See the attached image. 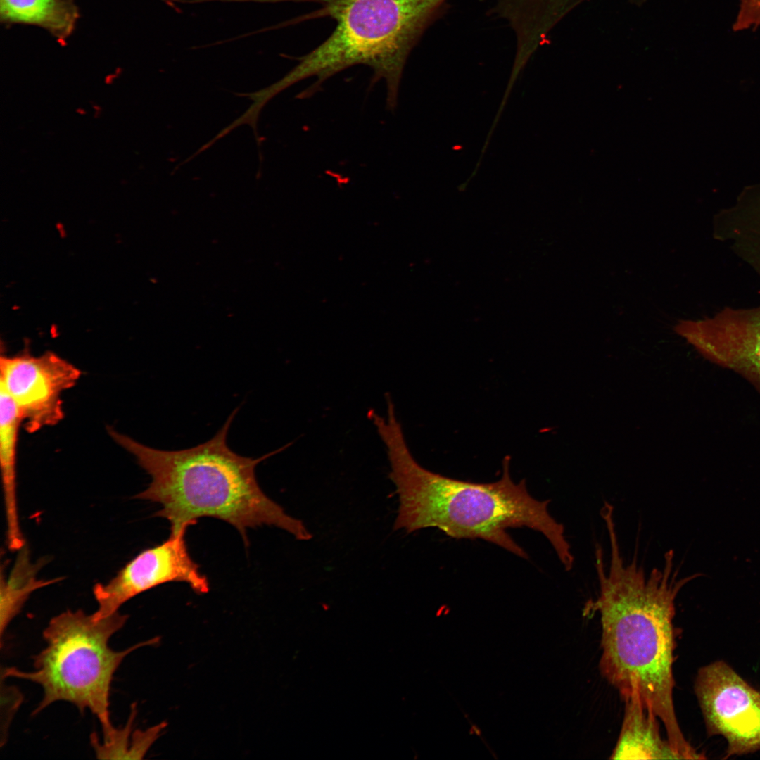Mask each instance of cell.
Wrapping results in <instances>:
<instances>
[{
	"instance_id": "obj_1",
	"label": "cell",
	"mask_w": 760,
	"mask_h": 760,
	"mask_svg": "<svg viewBox=\"0 0 760 760\" xmlns=\"http://www.w3.org/2000/svg\"><path fill=\"white\" fill-rule=\"evenodd\" d=\"M610 545L606 569L600 545L595 547L599 593L585 604V614L598 612L602 628L599 668L623 699L637 692L645 708L664 726L678 759H700L685 738L676 717L673 674L676 649V598L697 576L678 578L673 552L664 555L661 569L647 574L637 554L628 564L621 556L614 517L604 519Z\"/></svg>"
},
{
	"instance_id": "obj_2",
	"label": "cell",
	"mask_w": 760,
	"mask_h": 760,
	"mask_svg": "<svg viewBox=\"0 0 760 760\" xmlns=\"http://www.w3.org/2000/svg\"><path fill=\"white\" fill-rule=\"evenodd\" d=\"M372 422L385 445L389 478L398 496L395 530L412 533L436 528L452 538L482 539L527 559L507 532L509 528L527 527L547 538L565 570L572 569L574 557L564 525L550 515V500L533 498L525 479L518 483L512 481L509 457H505L497 481L457 480L427 470L415 460L395 408L389 407L384 417L375 414Z\"/></svg>"
},
{
	"instance_id": "obj_3",
	"label": "cell",
	"mask_w": 760,
	"mask_h": 760,
	"mask_svg": "<svg viewBox=\"0 0 760 760\" xmlns=\"http://www.w3.org/2000/svg\"><path fill=\"white\" fill-rule=\"evenodd\" d=\"M236 411L210 440L181 450L156 449L108 429L113 441L151 479L148 488L134 498L159 503L162 507L153 516L167 519L172 535L186 531L201 518L212 517L236 528L246 546L247 529L262 525L283 529L298 540H310L312 534L303 522L268 498L255 477L260 462L290 444L256 459L235 453L227 437Z\"/></svg>"
},
{
	"instance_id": "obj_4",
	"label": "cell",
	"mask_w": 760,
	"mask_h": 760,
	"mask_svg": "<svg viewBox=\"0 0 760 760\" xmlns=\"http://www.w3.org/2000/svg\"><path fill=\"white\" fill-rule=\"evenodd\" d=\"M315 3L316 11L299 20L330 18L331 34L299 58L289 73L293 82L329 76L357 64L374 70L388 85V103L395 106L406 61L425 32L447 12L450 0H293Z\"/></svg>"
},
{
	"instance_id": "obj_5",
	"label": "cell",
	"mask_w": 760,
	"mask_h": 760,
	"mask_svg": "<svg viewBox=\"0 0 760 760\" xmlns=\"http://www.w3.org/2000/svg\"><path fill=\"white\" fill-rule=\"evenodd\" d=\"M129 616L119 612L100 619L82 609L63 612L53 617L43 631L46 647L34 657L32 671L14 667L2 670L1 677H13L39 684L43 697L33 714L49 705L65 701L80 711L90 710L99 720L103 734L113 726L110 721L109 695L113 676L124 659L136 649L151 645L158 638L115 651L110 638Z\"/></svg>"
},
{
	"instance_id": "obj_6",
	"label": "cell",
	"mask_w": 760,
	"mask_h": 760,
	"mask_svg": "<svg viewBox=\"0 0 760 760\" xmlns=\"http://www.w3.org/2000/svg\"><path fill=\"white\" fill-rule=\"evenodd\" d=\"M694 690L707 735L726 741L723 759L760 750L759 691L723 660L699 668Z\"/></svg>"
},
{
	"instance_id": "obj_7",
	"label": "cell",
	"mask_w": 760,
	"mask_h": 760,
	"mask_svg": "<svg viewBox=\"0 0 760 760\" xmlns=\"http://www.w3.org/2000/svg\"><path fill=\"white\" fill-rule=\"evenodd\" d=\"M0 371V386L15 403L29 433L63 420L62 395L82 376L77 367L50 351L37 356L1 355Z\"/></svg>"
},
{
	"instance_id": "obj_8",
	"label": "cell",
	"mask_w": 760,
	"mask_h": 760,
	"mask_svg": "<svg viewBox=\"0 0 760 760\" xmlns=\"http://www.w3.org/2000/svg\"><path fill=\"white\" fill-rule=\"evenodd\" d=\"M186 532L170 534L161 544L139 553L108 582L96 583L93 594L98 609L94 616H109L139 594L166 583L183 582L198 594L208 593L209 581L189 555Z\"/></svg>"
},
{
	"instance_id": "obj_9",
	"label": "cell",
	"mask_w": 760,
	"mask_h": 760,
	"mask_svg": "<svg viewBox=\"0 0 760 760\" xmlns=\"http://www.w3.org/2000/svg\"><path fill=\"white\" fill-rule=\"evenodd\" d=\"M675 331L710 362L732 371L760 394V305L726 307L699 319L681 320Z\"/></svg>"
},
{
	"instance_id": "obj_10",
	"label": "cell",
	"mask_w": 760,
	"mask_h": 760,
	"mask_svg": "<svg viewBox=\"0 0 760 760\" xmlns=\"http://www.w3.org/2000/svg\"><path fill=\"white\" fill-rule=\"evenodd\" d=\"M487 5L490 18L502 20L512 32V68L522 71L533 56L548 44L555 27L585 0H480ZM642 6L646 0H628Z\"/></svg>"
},
{
	"instance_id": "obj_11",
	"label": "cell",
	"mask_w": 760,
	"mask_h": 760,
	"mask_svg": "<svg viewBox=\"0 0 760 760\" xmlns=\"http://www.w3.org/2000/svg\"><path fill=\"white\" fill-rule=\"evenodd\" d=\"M624 714L612 759H678L667 739L662 738L658 718L647 709L639 695L623 699Z\"/></svg>"
},
{
	"instance_id": "obj_12",
	"label": "cell",
	"mask_w": 760,
	"mask_h": 760,
	"mask_svg": "<svg viewBox=\"0 0 760 760\" xmlns=\"http://www.w3.org/2000/svg\"><path fill=\"white\" fill-rule=\"evenodd\" d=\"M9 575L4 577L1 571L0 631L1 638L13 619L20 612L24 604L34 591L56 583L62 578L39 579L37 574L47 562L42 558L33 562L28 546L25 544L18 552Z\"/></svg>"
},
{
	"instance_id": "obj_13",
	"label": "cell",
	"mask_w": 760,
	"mask_h": 760,
	"mask_svg": "<svg viewBox=\"0 0 760 760\" xmlns=\"http://www.w3.org/2000/svg\"><path fill=\"white\" fill-rule=\"evenodd\" d=\"M6 20L39 25L59 37L73 28L77 11L69 0H0Z\"/></svg>"
},
{
	"instance_id": "obj_14",
	"label": "cell",
	"mask_w": 760,
	"mask_h": 760,
	"mask_svg": "<svg viewBox=\"0 0 760 760\" xmlns=\"http://www.w3.org/2000/svg\"><path fill=\"white\" fill-rule=\"evenodd\" d=\"M135 716L136 708H133L126 725L122 728L113 727L104 733L102 744L96 734L91 735V742L97 758L140 759L144 757L167 724L163 721L145 730L132 732Z\"/></svg>"
},
{
	"instance_id": "obj_15",
	"label": "cell",
	"mask_w": 760,
	"mask_h": 760,
	"mask_svg": "<svg viewBox=\"0 0 760 760\" xmlns=\"http://www.w3.org/2000/svg\"><path fill=\"white\" fill-rule=\"evenodd\" d=\"M760 26V0H740V10L733 25V32L749 28L756 31Z\"/></svg>"
},
{
	"instance_id": "obj_16",
	"label": "cell",
	"mask_w": 760,
	"mask_h": 760,
	"mask_svg": "<svg viewBox=\"0 0 760 760\" xmlns=\"http://www.w3.org/2000/svg\"><path fill=\"white\" fill-rule=\"evenodd\" d=\"M1 688L5 690V692L1 690V706H4V707H1V710H5V712L1 714L2 717L5 716V718L1 720V733H4L5 736L10 722L23 698L20 692L15 688L11 686L4 687L2 685Z\"/></svg>"
}]
</instances>
